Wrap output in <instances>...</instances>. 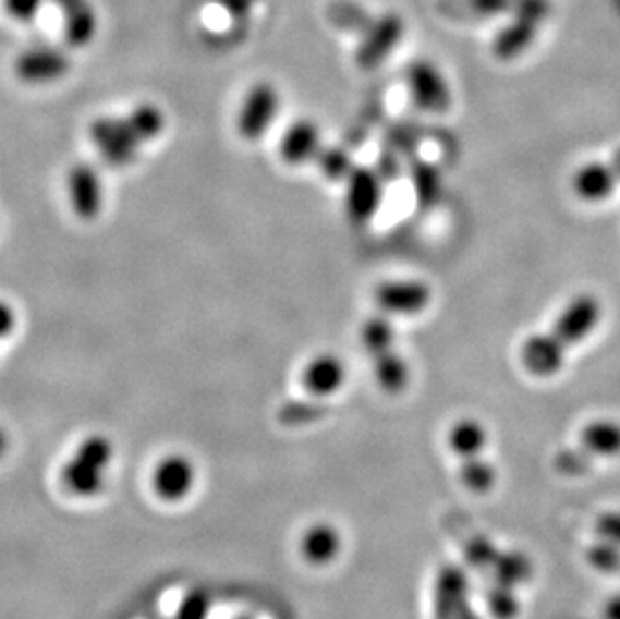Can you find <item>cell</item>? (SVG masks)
Returning a JSON list of instances; mask_svg holds the SVG:
<instances>
[{
  "mask_svg": "<svg viewBox=\"0 0 620 619\" xmlns=\"http://www.w3.org/2000/svg\"><path fill=\"white\" fill-rule=\"evenodd\" d=\"M348 380V371L340 356L336 354H317L316 359L307 362L302 375L305 390L317 399H326L336 395Z\"/></svg>",
  "mask_w": 620,
  "mask_h": 619,
  "instance_id": "16",
  "label": "cell"
},
{
  "mask_svg": "<svg viewBox=\"0 0 620 619\" xmlns=\"http://www.w3.org/2000/svg\"><path fill=\"white\" fill-rule=\"evenodd\" d=\"M342 533L331 523H314L300 539V551L312 566H328L342 554Z\"/></svg>",
  "mask_w": 620,
  "mask_h": 619,
  "instance_id": "17",
  "label": "cell"
},
{
  "mask_svg": "<svg viewBox=\"0 0 620 619\" xmlns=\"http://www.w3.org/2000/svg\"><path fill=\"white\" fill-rule=\"evenodd\" d=\"M71 71L69 54L59 49H28L14 61V73L28 85H47Z\"/></svg>",
  "mask_w": 620,
  "mask_h": 619,
  "instance_id": "13",
  "label": "cell"
},
{
  "mask_svg": "<svg viewBox=\"0 0 620 619\" xmlns=\"http://www.w3.org/2000/svg\"><path fill=\"white\" fill-rule=\"evenodd\" d=\"M66 190H69V202L78 220L93 221L99 218L105 202V190H102L101 173L97 168L85 161L73 166L66 178Z\"/></svg>",
  "mask_w": 620,
  "mask_h": 619,
  "instance_id": "10",
  "label": "cell"
},
{
  "mask_svg": "<svg viewBox=\"0 0 620 619\" xmlns=\"http://www.w3.org/2000/svg\"><path fill=\"white\" fill-rule=\"evenodd\" d=\"M14 328H16V314L7 302L0 300V340L13 335Z\"/></svg>",
  "mask_w": 620,
  "mask_h": 619,
  "instance_id": "36",
  "label": "cell"
},
{
  "mask_svg": "<svg viewBox=\"0 0 620 619\" xmlns=\"http://www.w3.org/2000/svg\"><path fill=\"white\" fill-rule=\"evenodd\" d=\"M520 0H470V7L481 14L504 13V11H519Z\"/></svg>",
  "mask_w": 620,
  "mask_h": 619,
  "instance_id": "35",
  "label": "cell"
},
{
  "mask_svg": "<svg viewBox=\"0 0 620 619\" xmlns=\"http://www.w3.org/2000/svg\"><path fill=\"white\" fill-rule=\"evenodd\" d=\"M321 149V131L312 119H297L279 139V155L288 166H305L307 161H316Z\"/></svg>",
  "mask_w": 620,
  "mask_h": 619,
  "instance_id": "15",
  "label": "cell"
},
{
  "mask_svg": "<svg viewBox=\"0 0 620 619\" xmlns=\"http://www.w3.org/2000/svg\"><path fill=\"white\" fill-rule=\"evenodd\" d=\"M133 130L139 133L143 143L157 139L165 130L163 111L153 104H141L127 116Z\"/></svg>",
  "mask_w": 620,
  "mask_h": 619,
  "instance_id": "24",
  "label": "cell"
},
{
  "mask_svg": "<svg viewBox=\"0 0 620 619\" xmlns=\"http://www.w3.org/2000/svg\"><path fill=\"white\" fill-rule=\"evenodd\" d=\"M486 606L494 619H516L520 614V602L514 587L498 583L486 592Z\"/></svg>",
  "mask_w": 620,
  "mask_h": 619,
  "instance_id": "25",
  "label": "cell"
},
{
  "mask_svg": "<svg viewBox=\"0 0 620 619\" xmlns=\"http://www.w3.org/2000/svg\"><path fill=\"white\" fill-rule=\"evenodd\" d=\"M345 214L355 226H366L380 211L384 202V180L380 173L366 166H354L345 178Z\"/></svg>",
  "mask_w": 620,
  "mask_h": 619,
  "instance_id": "6",
  "label": "cell"
},
{
  "mask_svg": "<svg viewBox=\"0 0 620 619\" xmlns=\"http://www.w3.org/2000/svg\"><path fill=\"white\" fill-rule=\"evenodd\" d=\"M460 481L462 485L476 495H486L496 487L498 481V471L494 469L493 463H488L482 454L478 457H470L462 459L460 464Z\"/></svg>",
  "mask_w": 620,
  "mask_h": 619,
  "instance_id": "22",
  "label": "cell"
},
{
  "mask_svg": "<svg viewBox=\"0 0 620 619\" xmlns=\"http://www.w3.org/2000/svg\"><path fill=\"white\" fill-rule=\"evenodd\" d=\"M319 416V409L309 402H292L279 411V418L283 425H305Z\"/></svg>",
  "mask_w": 620,
  "mask_h": 619,
  "instance_id": "31",
  "label": "cell"
},
{
  "mask_svg": "<svg viewBox=\"0 0 620 619\" xmlns=\"http://www.w3.org/2000/svg\"><path fill=\"white\" fill-rule=\"evenodd\" d=\"M414 190H416L422 206H434L440 199V192H442V181L436 168L426 166V163L420 166L414 173Z\"/></svg>",
  "mask_w": 620,
  "mask_h": 619,
  "instance_id": "28",
  "label": "cell"
},
{
  "mask_svg": "<svg viewBox=\"0 0 620 619\" xmlns=\"http://www.w3.org/2000/svg\"><path fill=\"white\" fill-rule=\"evenodd\" d=\"M538 25H540V21L516 14V21L510 23L507 28H502L500 35L494 39V57L500 61H512V59L520 57L536 39Z\"/></svg>",
  "mask_w": 620,
  "mask_h": 619,
  "instance_id": "19",
  "label": "cell"
},
{
  "mask_svg": "<svg viewBox=\"0 0 620 619\" xmlns=\"http://www.w3.org/2000/svg\"><path fill=\"white\" fill-rule=\"evenodd\" d=\"M9 447H11V439H9L7 430L0 426V459L9 452Z\"/></svg>",
  "mask_w": 620,
  "mask_h": 619,
  "instance_id": "39",
  "label": "cell"
},
{
  "mask_svg": "<svg viewBox=\"0 0 620 619\" xmlns=\"http://www.w3.org/2000/svg\"><path fill=\"white\" fill-rule=\"evenodd\" d=\"M195 477H197L195 464L191 463L187 457L171 454L155 466L151 477L153 490L167 503H178L193 490Z\"/></svg>",
  "mask_w": 620,
  "mask_h": 619,
  "instance_id": "14",
  "label": "cell"
},
{
  "mask_svg": "<svg viewBox=\"0 0 620 619\" xmlns=\"http://www.w3.org/2000/svg\"><path fill=\"white\" fill-rule=\"evenodd\" d=\"M470 607V583L464 569L443 566L434 583V619H460Z\"/></svg>",
  "mask_w": 620,
  "mask_h": 619,
  "instance_id": "11",
  "label": "cell"
},
{
  "mask_svg": "<svg viewBox=\"0 0 620 619\" xmlns=\"http://www.w3.org/2000/svg\"><path fill=\"white\" fill-rule=\"evenodd\" d=\"M45 0H2L7 14L16 23H33L42 9Z\"/></svg>",
  "mask_w": 620,
  "mask_h": 619,
  "instance_id": "32",
  "label": "cell"
},
{
  "mask_svg": "<svg viewBox=\"0 0 620 619\" xmlns=\"http://www.w3.org/2000/svg\"><path fill=\"white\" fill-rule=\"evenodd\" d=\"M113 461V442L93 435L83 440L75 454L63 466L64 489L81 499L97 497L105 490L107 466Z\"/></svg>",
  "mask_w": 620,
  "mask_h": 619,
  "instance_id": "3",
  "label": "cell"
},
{
  "mask_svg": "<svg viewBox=\"0 0 620 619\" xmlns=\"http://www.w3.org/2000/svg\"><path fill=\"white\" fill-rule=\"evenodd\" d=\"M241 619H250V618H241Z\"/></svg>",
  "mask_w": 620,
  "mask_h": 619,
  "instance_id": "41",
  "label": "cell"
},
{
  "mask_svg": "<svg viewBox=\"0 0 620 619\" xmlns=\"http://www.w3.org/2000/svg\"><path fill=\"white\" fill-rule=\"evenodd\" d=\"M221 4L235 16H243L252 9V0H221Z\"/></svg>",
  "mask_w": 620,
  "mask_h": 619,
  "instance_id": "37",
  "label": "cell"
},
{
  "mask_svg": "<svg viewBox=\"0 0 620 619\" xmlns=\"http://www.w3.org/2000/svg\"><path fill=\"white\" fill-rule=\"evenodd\" d=\"M498 551L486 537H474L466 545V559L472 568H493Z\"/></svg>",
  "mask_w": 620,
  "mask_h": 619,
  "instance_id": "30",
  "label": "cell"
},
{
  "mask_svg": "<svg viewBox=\"0 0 620 619\" xmlns=\"http://www.w3.org/2000/svg\"><path fill=\"white\" fill-rule=\"evenodd\" d=\"M396 338L398 336L390 316L381 312L369 316L360 330V342L372 361L374 378L386 395H402L412 378L410 364L402 350L398 349Z\"/></svg>",
  "mask_w": 620,
  "mask_h": 619,
  "instance_id": "2",
  "label": "cell"
},
{
  "mask_svg": "<svg viewBox=\"0 0 620 619\" xmlns=\"http://www.w3.org/2000/svg\"><path fill=\"white\" fill-rule=\"evenodd\" d=\"M493 568L494 573H496V581L510 585V587L526 583L532 578L531 559L526 555L516 554V551L498 554Z\"/></svg>",
  "mask_w": 620,
  "mask_h": 619,
  "instance_id": "23",
  "label": "cell"
},
{
  "mask_svg": "<svg viewBox=\"0 0 620 619\" xmlns=\"http://www.w3.org/2000/svg\"><path fill=\"white\" fill-rule=\"evenodd\" d=\"M460 619H481V618H478V614H476V611L472 609V606H470L469 609H466V611H464V614L460 616Z\"/></svg>",
  "mask_w": 620,
  "mask_h": 619,
  "instance_id": "40",
  "label": "cell"
},
{
  "mask_svg": "<svg viewBox=\"0 0 620 619\" xmlns=\"http://www.w3.org/2000/svg\"><path fill=\"white\" fill-rule=\"evenodd\" d=\"M405 85L412 104L426 113H446L452 107V89L442 71L430 61H414L408 66Z\"/></svg>",
  "mask_w": 620,
  "mask_h": 619,
  "instance_id": "8",
  "label": "cell"
},
{
  "mask_svg": "<svg viewBox=\"0 0 620 619\" xmlns=\"http://www.w3.org/2000/svg\"><path fill=\"white\" fill-rule=\"evenodd\" d=\"M316 161L329 181H343L354 169V161L350 159L348 151H343L340 147H324L317 155Z\"/></svg>",
  "mask_w": 620,
  "mask_h": 619,
  "instance_id": "26",
  "label": "cell"
},
{
  "mask_svg": "<svg viewBox=\"0 0 620 619\" xmlns=\"http://www.w3.org/2000/svg\"><path fill=\"white\" fill-rule=\"evenodd\" d=\"M581 447L591 457L612 459L620 454V423L612 418H595L581 428Z\"/></svg>",
  "mask_w": 620,
  "mask_h": 619,
  "instance_id": "20",
  "label": "cell"
},
{
  "mask_svg": "<svg viewBox=\"0 0 620 619\" xmlns=\"http://www.w3.org/2000/svg\"><path fill=\"white\" fill-rule=\"evenodd\" d=\"M434 300L430 284L420 278H393L374 288V302L386 316H420Z\"/></svg>",
  "mask_w": 620,
  "mask_h": 619,
  "instance_id": "5",
  "label": "cell"
},
{
  "mask_svg": "<svg viewBox=\"0 0 620 619\" xmlns=\"http://www.w3.org/2000/svg\"><path fill=\"white\" fill-rule=\"evenodd\" d=\"M90 142L99 149L102 161L111 168H127L137 155L143 139L125 117H97L89 125Z\"/></svg>",
  "mask_w": 620,
  "mask_h": 619,
  "instance_id": "4",
  "label": "cell"
},
{
  "mask_svg": "<svg viewBox=\"0 0 620 619\" xmlns=\"http://www.w3.org/2000/svg\"><path fill=\"white\" fill-rule=\"evenodd\" d=\"M64 13V39L71 47H85L97 35V13L87 0H57Z\"/></svg>",
  "mask_w": 620,
  "mask_h": 619,
  "instance_id": "18",
  "label": "cell"
},
{
  "mask_svg": "<svg viewBox=\"0 0 620 619\" xmlns=\"http://www.w3.org/2000/svg\"><path fill=\"white\" fill-rule=\"evenodd\" d=\"M593 459L588 452L584 451L583 447L579 451H562L558 452L557 457V471L562 473V475H570V477H579V475H584L591 464H593Z\"/></svg>",
  "mask_w": 620,
  "mask_h": 619,
  "instance_id": "29",
  "label": "cell"
},
{
  "mask_svg": "<svg viewBox=\"0 0 620 619\" xmlns=\"http://www.w3.org/2000/svg\"><path fill=\"white\" fill-rule=\"evenodd\" d=\"M605 618L620 619V595H615L612 599H608L607 607H605Z\"/></svg>",
  "mask_w": 620,
  "mask_h": 619,
  "instance_id": "38",
  "label": "cell"
},
{
  "mask_svg": "<svg viewBox=\"0 0 620 619\" xmlns=\"http://www.w3.org/2000/svg\"><path fill=\"white\" fill-rule=\"evenodd\" d=\"M603 302L593 292L570 298L548 330L528 336L520 344L522 368L536 378L557 376L572 349L583 344L603 320Z\"/></svg>",
  "mask_w": 620,
  "mask_h": 619,
  "instance_id": "1",
  "label": "cell"
},
{
  "mask_svg": "<svg viewBox=\"0 0 620 619\" xmlns=\"http://www.w3.org/2000/svg\"><path fill=\"white\" fill-rule=\"evenodd\" d=\"M402 33H404V23L400 16L396 14L381 16L378 23L367 28L366 37L360 43V49L355 54V63L364 71L376 69L381 61H386L392 54L393 47L402 40Z\"/></svg>",
  "mask_w": 620,
  "mask_h": 619,
  "instance_id": "12",
  "label": "cell"
},
{
  "mask_svg": "<svg viewBox=\"0 0 620 619\" xmlns=\"http://www.w3.org/2000/svg\"><path fill=\"white\" fill-rule=\"evenodd\" d=\"M620 183L617 161H586L570 175V190L584 204H603L610 199Z\"/></svg>",
  "mask_w": 620,
  "mask_h": 619,
  "instance_id": "9",
  "label": "cell"
},
{
  "mask_svg": "<svg viewBox=\"0 0 620 619\" xmlns=\"http://www.w3.org/2000/svg\"><path fill=\"white\" fill-rule=\"evenodd\" d=\"M281 97L276 85L262 81L247 90L240 113H238V135L245 142H259L267 130L273 125L279 113Z\"/></svg>",
  "mask_w": 620,
  "mask_h": 619,
  "instance_id": "7",
  "label": "cell"
},
{
  "mask_svg": "<svg viewBox=\"0 0 620 619\" xmlns=\"http://www.w3.org/2000/svg\"><path fill=\"white\" fill-rule=\"evenodd\" d=\"M596 535L620 547V511H608L596 519Z\"/></svg>",
  "mask_w": 620,
  "mask_h": 619,
  "instance_id": "34",
  "label": "cell"
},
{
  "mask_svg": "<svg viewBox=\"0 0 620 619\" xmlns=\"http://www.w3.org/2000/svg\"><path fill=\"white\" fill-rule=\"evenodd\" d=\"M211 609L209 595L203 592H193L183 599L179 607V619H207Z\"/></svg>",
  "mask_w": 620,
  "mask_h": 619,
  "instance_id": "33",
  "label": "cell"
},
{
  "mask_svg": "<svg viewBox=\"0 0 620 619\" xmlns=\"http://www.w3.org/2000/svg\"><path fill=\"white\" fill-rule=\"evenodd\" d=\"M586 561L600 573H619L620 547L598 537V542L586 549Z\"/></svg>",
  "mask_w": 620,
  "mask_h": 619,
  "instance_id": "27",
  "label": "cell"
},
{
  "mask_svg": "<svg viewBox=\"0 0 620 619\" xmlns=\"http://www.w3.org/2000/svg\"><path fill=\"white\" fill-rule=\"evenodd\" d=\"M448 447L460 461L478 457L488 447V430L476 418H460L448 430Z\"/></svg>",
  "mask_w": 620,
  "mask_h": 619,
  "instance_id": "21",
  "label": "cell"
}]
</instances>
